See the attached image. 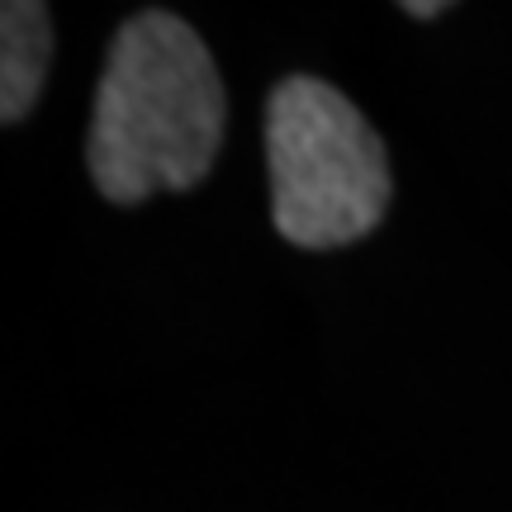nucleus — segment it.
Masks as SVG:
<instances>
[{"mask_svg":"<svg viewBox=\"0 0 512 512\" xmlns=\"http://www.w3.org/2000/svg\"><path fill=\"white\" fill-rule=\"evenodd\" d=\"M0 119L19 124L34 110L43 72H48V53H53V24L48 10L34 0H10L0 10Z\"/></svg>","mask_w":512,"mask_h":512,"instance_id":"7ed1b4c3","label":"nucleus"},{"mask_svg":"<svg viewBox=\"0 0 512 512\" xmlns=\"http://www.w3.org/2000/svg\"><path fill=\"white\" fill-rule=\"evenodd\" d=\"M271 219L294 247H342L389 204V157L342 91L285 76L266 105Z\"/></svg>","mask_w":512,"mask_h":512,"instance_id":"f03ea898","label":"nucleus"},{"mask_svg":"<svg viewBox=\"0 0 512 512\" xmlns=\"http://www.w3.org/2000/svg\"><path fill=\"white\" fill-rule=\"evenodd\" d=\"M223 81L209 48L166 10L128 19L95 91L86 162L100 195L143 204L157 190L204 181L223 143Z\"/></svg>","mask_w":512,"mask_h":512,"instance_id":"f257e3e1","label":"nucleus"},{"mask_svg":"<svg viewBox=\"0 0 512 512\" xmlns=\"http://www.w3.org/2000/svg\"><path fill=\"white\" fill-rule=\"evenodd\" d=\"M403 10H408V15H418V19H427V15H441V10H446V5H403Z\"/></svg>","mask_w":512,"mask_h":512,"instance_id":"20e7f679","label":"nucleus"}]
</instances>
